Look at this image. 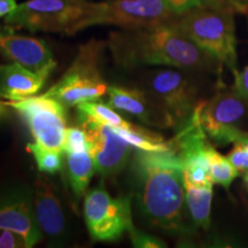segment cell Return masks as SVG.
I'll return each instance as SVG.
<instances>
[{"label": "cell", "instance_id": "obj_7", "mask_svg": "<svg viewBox=\"0 0 248 248\" xmlns=\"http://www.w3.org/2000/svg\"><path fill=\"white\" fill-rule=\"evenodd\" d=\"M247 120L248 99L234 85H222L209 101H201L200 122L207 136L218 144L246 139L248 132L243 125Z\"/></svg>", "mask_w": 248, "mask_h": 248}, {"label": "cell", "instance_id": "obj_21", "mask_svg": "<svg viewBox=\"0 0 248 248\" xmlns=\"http://www.w3.org/2000/svg\"><path fill=\"white\" fill-rule=\"evenodd\" d=\"M207 156H208L210 175L214 184H219L225 188L230 187L231 183L238 176V171L228 157L219 154L212 144L207 148Z\"/></svg>", "mask_w": 248, "mask_h": 248}, {"label": "cell", "instance_id": "obj_14", "mask_svg": "<svg viewBox=\"0 0 248 248\" xmlns=\"http://www.w3.org/2000/svg\"><path fill=\"white\" fill-rule=\"evenodd\" d=\"M0 53L36 74L47 75L57 66L51 49L43 40L5 32L0 36Z\"/></svg>", "mask_w": 248, "mask_h": 248}, {"label": "cell", "instance_id": "obj_23", "mask_svg": "<svg viewBox=\"0 0 248 248\" xmlns=\"http://www.w3.org/2000/svg\"><path fill=\"white\" fill-rule=\"evenodd\" d=\"M63 153H80V152L90 151V144L86 137V133L82 126H71L67 128L64 135L63 145H62Z\"/></svg>", "mask_w": 248, "mask_h": 248}, {"label": "cell", "instance_id": "obj_1", "mask_svg": "<svg viewBox=\"0 0 248 248\" xmlns=\"http://www.w3.org/2000/svg\"><path fill=\"white\" fill-rule=\"evenodd\" d=\"M107 47L117 66L126 69L163 66L217 74L223 66L216 57L170 24L113 31Z\"/></svg>", "mask_w": 248, "mask_h": 248}, {"label": "cell", "instance_id": "obj_3", "mask_svg": "<svg viewBox=\"0 0 248 248\" xmlns=\"http://www.w3.org/2000/svg\"><path fill=\"white\" fill-rule=\"evenodd\" d=\"M235 12L237 9L229 0H212L178 13L168 24L212 53L235 76L239 73L235 49Z\"/></svg>", "mask_w": 248, "mask_h": 248}, {"label": "cell", "instance_id": "obj_25", "mask_svg": "<svg viewBox=\"0 0 248 248\" xmlns=\"http://www.w3.org/2000/svg\"><path fill=\"white\" fill-rule=\"evenodd\" d=\"M130 239L135 247H140V248H159V247H166V244L163 241H161L157 238L153 237V235L145 233L138 229H136L135 226L130 230L129 232Z\"/></svg>", "mask_w": 248, "mask_h": 248}, {"label": "cell", "instance_id": "obj_15", "mask_svg": "<svg viewBox=\"0 0 248 248\" xmlns=\"http://www.w3.org/2000/svg\"><path fill=\"white\" fill-rule=\"evenodd\" d=\"M33 207L42 232L58 238L64 232L66 221L59 197L45 176L38 175L33 182Z\"/></svg>", "mask_w": 248, "mask_h": 248}, {"label": "cell", "instance_id": "obj_17", "mask_svg": "<svg viewBox=\"0 0 248 248\" xmlns=\"http://www.w3.org/2000/svg\"><path fill=\"white\" fill-rule=\"evenodd\" d=\"M185 200L193 224L207 230L210 225L213 185H195L184 179Z\"/></svg>", "mask_w": 248, "mask_h": 248}, {"label": "cell", "instance_id": "obj_9", "mask_svg": "<svg viewBox=\"0 0 248 248\" xmlns=\"http://www.w3.org/2000/svg\"><path fill=\"white\" fill-rule=\"evenodd\" d=\"M186 73L177 68H160L145 74L144 89L168 110L177 125L190 119L198 106V88Z\"/></svg>", "mask_w": 248, "mask_h": 248}, {"label": "cell", "instance_id": "obj_33", "mask_svg": "<svg viewBox=\"0 0 248 248\" xmlns=\"http://www.w3.org/2000/svg\"><path fill=\"white\" fill-rule=\"evenodd\" d=\"M5 32H8V31H6V30H5V28H4V29H2L1 26H0V36H1V35H4Z\"/></svg>", "mask_w": 248, "mask_h": 248}, {"label": "cell", "instance_id": "obj_11", "mask_svg": "<svg viewBox=\"0 0 248 248\" xmlns=\"http://www.w3.org/2000/svg\"><path fill=\"white\" fill-rule=\"evenodd\" d=\"M80 126L88 137L97 171L104 176L122 171L131 156V145L111 126L97 123H82Z\"/></svg>", "mask_w": 248, "mask_h": 248}, {"label": "cell", "instance_id": "obj_24", "mask_svg": "<svg viewBox=\"0 0 248 248\" xmlns=\"http://www.w3.org/2000/svg\"><path fill=\"white\" fill-rule=\"evenodd\" d=\"M238 175H245L248 172V148L244 141L238 140L233 142V147L229 152L228 156Z\"/></svg>", "mask_w": 248, "mask_h": 248}, {"label": "cell", "instance_id": "obj_5", "mask_svg": "<svg viewBox=\"0 0 248 248\" xmlns=\"http://www.w3.org/2000/svg\"><path fill=\"white\" fill-rule=\"evenodd\" d=\"M105 46L107 43L95 39L83 44L64 75L44 94L58 99L66 107H76L83 101L98 100L104 97L109 86L99 68Z\"/></svg>", "mask_w": 248, "mask_h": 248}, {"label": "cell", "instance_id": "obj_6", "mask_svg": "<svg viewBox=\"0 0 248 248\" xmlns=\"http://www.w3.org/2000/svg\"><path fill=\"white\" fill-rule=\"evenodd\" d=\"M178 13L167 0H113L99 2L97 11L77 22L70 35L92 26H116L121 29H144L168 24Z\"/></svg>", "mask_w": 248, "mask_h": 248}, {"label": "cell", "instance_id": "obj_4", "mask_svg": "<svg viewBox=\"0 0 248 248\" xmlns=\"http://www.w3.org/2000/svg\"><path fill=\"white\" fill-rule=\"evenodd\" d=\"M99 2L88 0H28L5 17V30L26 29L31 32H64L97 11Z\"/></svg>", "mask_w": 248, "mask_h": 248}, {"label": "cell", "instance_id": "obj_2", "mask_svg": "<svg viewBox=\"0 0 248 248\" xmlns=\"http://www.w3.org/2000/svg\"><path fill=\"white\" fill-rule=\"evenodd\" d=\"M132 172L139 209L145 218L162 230L185 231L184 175L177 153L137 150Z\"/></svg>", "mask_w": 248, "mask_h": 248}, {"label": "cell", "instance_id": "obj_10", "mask_svg": "<svg viewBox=\"0 0 248 248\" xmlns=\"http://www.w3.org/2000/svg\"><path fill=\"white\" fill-rule=\"evenodd\" d=\"M6 104L23 117L35 141L62 151L67 130V110L61 101L43 93Z\"/></svg>", "mask_w": 248, "mask_h": 248}, {"label": "cell", "instance_id": "obj_26", "mask_svg": "<svg viewBox=\"0 0 248 248\" xmlns=\"http://www.w3.org/2000/svg\"><path fill=\"white\" fill-rule=\"evenodd\" d=\"M0 248H29V245L16 232L0 229Z\"/></svg>", "mask_w": 248, "mask_h": 248}, {"label": "cell", "instance_id": "obj_34", "mask_svg": "<svg viewBox=\"0 0 248 248\" xmlns=\"http://www.w3.org/2000/svg\"><path fill=\"white\" fill-rule=\"evenodd\" d=\"M241 141H244V142H245V145H246L247 148H248V137H247L246 139H244V140H241Z\"/></svg>", "mask_w": 248, "mask_h": 248}, {"label": "cell", "instance_id": "obj_13", "mask_svg": "<svg viewBox=\"0 0 248 248\" xmlns=\"http://www.w3.org/2000/svg\"><path fill=\"white\" fill-rule=\"evenodd\" d=\"M0 229L21 234L30 247L42 239L33 207V192L15 188L0 197Z\"/></svg>", "mask_w": 248, "mask_h": 248}, {"label": "cell", "instance_id": "obj_8", "mask_svg": "<svg viewBox=\"0 0 248 248\" xmlns=\"http://www.w3.org/2000/svg\"><path fill=\"white\" fill-rule=\"evenodd\" d=\"M84 217L93 240L116 241L133 228L131 197L113 198L102 186L86 193Z\"/></svg>", "mask_w": 248, "mask_h": 248}, {"label": "cell", "instance_id": "obj_20", "mask_svg": "<svg viewBox=\"0 0 248 248\" xmlns=\"http://www.w3.org/2000/svg\"><path fill=\"white\" fill-rule=\"evenodd\" d=\"M114 129V128H113ZM136 150L146 152H170L173 150L171 140H166L160 133L132 124L131 128L114 129Z\"/></svg>", "mask_w": 248, "mask_h": 248}, {"label": "cell", "instance_id": "obj_35", "mask_svg": "<svg viewBox=\"0 0 248 248\" xmlns=\"http://www.w3.org/2000/svg\"><path fill=\"white\" fill-rule=\"evenodd\" d=\"M74 1H80V0H74Z\"/></svg>", "mask_w": 248, "mask_h": 248}, {"label": "cell", "instance_id": "obj_28", "mask_svg": "<svg viewBox=\"0 0 248 248\" xmlns=\"http://www.w3.org/2000/svg\"><path fill=\"white\" fill-rule=\"evenodd\" d=\"M234 86L241 94L248 99V66L234 76Z\"/></svg>", "mask_w": 248, "mask_h": 248}, {"label": "cell", "instance_id": "obj_31", "mask_svg": "<svg viewBox=\"0 0 248 248\" xmlns=\"http://www.w3.org/2000/svg\"><path fill=\"white\" fill-rule=\"evenodd\" d=\"M6 107H7L6 102H0V115H4L6 113Z\"/></svg>", "mask_w": 248, "mask_h": 248}, {"label": "cell", "instance_id": "obj_22", "mask_svg": "<svg viewBox=\"0 0 248 248\" xmlns=\"http://www.w3.org/2000/svg\"><path fill=\"white\" fill-rule=\"evenodd\" d=\"M28 152L35 157L39 171L46 173H55L62 167V151L53 150L39 142H30L27 145Z\"/></svg>", "mask_w": 248, "mask_h": 248}, {"label": "cell", "instance_id": "obj_12", "mask_svg": "<svg viewBox=\"0 0 248 248\" xmlns=\"http://www.w3.org/2000/svg\"><path fill=\"white\" fill-rule=\"evenodd\" d=\"M107 94L110 107L135 116L146 125L157 128L177 125L168 110L145 89L109 85Z\"/></svg>", "mask_w": 248, "mask_h": 248}, {"label": "cell", "instance_id": "obj_29", "mask_svg": "<svg viewBox=\"0 0 248 248\" xmlns=\"http://www.w3.org/2000/svg\"><path fill=\"white\" fill-rule=\"evenodd\" d=\"M16 7V0H0V18L7 16Z\"/></svg>", "mask_w": 248, "mask_h": 248}, {"label": "cell", "instance_id": "obj_19", "mask_svg": "<svg viewBox=\"0 0 248 248\" xmlns=\"http://www.w3.org/2000/svg\"><path fill=\"white\" fill-rule=\"evenodd\" d=\"M67 168L69 182L77 199L83 198L95 172V164L90 151L67 154Z\"/></svg>", "mask_w": 248, "mask_h": 248}, {"label": "cell", "instance_id": "obj_18", "mask_svg": "<svg viewBox=\"0 0 248 248\" xmlns=\"http://www.w3.org/2000/svg\"><path fill=\"white\" fill-rule=\"evenodd\" d=\"M78 122L82 123H97L102 125H108L111 128H131L132 123L117 113L116 109L109 105H105L97 100L83 101L76 106Z\"/></svg>", "mask_w": 248, "mask_h": 248}, {"label": "cell", "instance_id": "obj_30", "mask_svg": "<svg viewBox=\"0 0 248 248\" xmlns=\"http://www.w3.org/2000/svg\"><path fill=\"white\" fill-rule=\"evenodd\" d=\"M234 6L237 12H246L248 9V0H229Z\"/></svg>", "mask_w": 248, "mask_h": 248}, {"label": "cell", "instance_id": "obj_16", "mask_svg": "<svg viewBox=\"0 0 248 248\" xmlns=\"http://www.w3.org/2000/svg\"><path fill=\"white\" fill-rule=\"evenodd\" d=\"M47 75L36 74L18 63L0 66V98L8 101L22 100L38 93L47 80Z\"/></svg>", "mask_w": 248, "mask_h": 248}, {"label": "cell", "instance_id": "obj_27", "mask_svg": "<svg viewBox=\"0 0 248 248\" xmlns=\"http://www.w3.org/2000/svg\"><path fill=\"white\" fill-rule=\"evenodd\" d=\"M167 1H168V4L171 6V8L176 13H182V12L203 5L206 2L212 1V0H167Z\"/></svg>", "mask_w": 248, "mask_h": 248}, {"label": "cell", "instance_id": "obj_32", "mask_svg": "<svg viewBox=\"0 0 248 248\" xmlns=\"http://www.w3.org/2000/svg\"><path fill=\"white\" fill-rule=\"evenodd\" d=\"M244 179H245V184H246L247 190H248V172L245 173V175H244Z\"/></svg>", "mask_w": 248, "mask_h": 248}]
</instances>
